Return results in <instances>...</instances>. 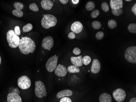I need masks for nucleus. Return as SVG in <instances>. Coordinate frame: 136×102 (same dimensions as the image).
Instances as JSON below:
<instances>
[{
	"label": "nucleus",
	"mask_w": 136,
	"mask_h": 102,
	"mask_svg": "<svg viewBox=\"0 0 136 102\" xmlns=\"http://www.w3.org/2000/svg\"><path fill=\"white\" fill-rule=\"evenodd\" d=\"M18 47L22 54L27 55L34 52L36 48V45L31 38L26 36L22 37L20 39Z\"/></svg>",
	"instance_id": "1"
},
{
	"label": "nucleus",
	"mask_w": 136,
	"mask_h": 102,
	"mask_svg": "<svg viewBox=\"0 0 136 102\" xmlns=\"http://www.w3.org/2000/svg\"><path fill=\"white\" fill-rule=\"evenodd\" d=\"M57 23V18L54 15L50 14L44 15L41 20L42 26L46 29L54 27Z\"/></svg>",
	"instance_id": "2"
},
{
	"label": "nucleus",
	"mask_w": 136,
	"mask_h": 102,
	"mask_svg": "<svg viewBox=\"0 0 136 102\" xmlns=\"http://www.w3.org/2000/svg\"><path fill=\"white\" fill-rule=\"evenodd\" d=\"M6 37L9 46L12 48H16L19 46L20 38L16 35L13 30H10L6 34Z\"/></svg>",
	"instance_id": "3"
},
{
	"label": "nucleus",
	"mask_w": 136,
	"mask_h": 102,
	"mask_svg": "<svg viewBox=\"0 0 136 102\" xmlns=\"http://www.w3.org/2000/svg\"><path fill=\"white\" fill-rule=\"evenodd\" d=\"M35 93L36 97L39 98L46 97L47 93L45 86L44 83L41 81H35Z\"/></svg>",
	"instance_id": "4"
},
{
	"label": "nucleus",
	"mask_w": 136,
	"mask_h": 102,
	"mask_svg": "<svg viewBox=\"0 0 136 102\" xmlns=\"http://www.w3.org/2000/svg\"><path fill=\"white\" fill-rule=\"evenodd\" d=\"M126 59L129 62L136 63V47L131 46L128 47L125 52Z\"/></svg>",
	"instance_id": "5"
},
{
	"label": "nucleus",
	"mask_w": 136,
	"mask_h": 102,
	"mask_svg": "<svg viewBox=\"0 0 136 102\" xmlns=\"http://www.w3.org/2000/svg\"><path fill=\"white\" fill-rule=\"evenodd\" d=\"M58 62V56L56 55L51 57L49 59L46 64L47 70L50 72L54 71L57 66Z\"/></svg>",
	"instance_id": "6"
},
{
	"label": "nucleus",
	"mask_w": 136,
	"mask_h": 102,
	"mask_svg": "<svg viewBox=\"0 0 136 102\" xmlns=\"http://www.w3.org/2000/svg\"><path fill=\"white\" fill-rule=\"evenodd\" d=\"M18 85L20 89L25 90L30 87L31 81L30 79L26 76H23L19 78L18 80Z\"/></svg>",
	"instance_id": "7"
},
{
	"label": "nucleus",
	"mask_w": 136,
	"mask_h": 102,
	"mask_svg": "<svg viewBox=\"0 0 136 102\" xmlns=\"http://www.w3.org/2000/svg\"><path fill=\"white\" fill-rule=\"evenodd\" d=\"M112 95L115 101L118 102H121L125 100L126 93L123 89L118 88L114 91Z\"/></svg>",
	"instance_id": "8"
},
{
	"label": "nucleus",
	"mask_w": 136,
	"mask_h": 102,
	"mask_svg": "<svg viewBox=\"0 0 136 102\" xmlns=\"http://www.w3.org/2000/svg\"><path fill=\"white\" fill-rule=\"evenodd\" d=\"M54 45V41L52 37L48 36L43 39L42 46L45 50L50 51Z\"/></svg>",
	"instance_id": "9"
},
{
	"label": "nucleus",
	"mask_w": 136,
	"mask_h": 102,
	"mask_svg": "<svg viewBox=\"0 0 136 102\" xmlns=\"http://www.w3.org/2000/svg\"><path fill=\"white\" fill-rule=\"evenodd\" d=\"M55 74L59 77L65 76L67 72V70L64 66L59 64L55 70Z\"/></svg>",
	"instance_id": "10"
},
{
	"label": "nucleus",
	"mask_w": 136,
	"mask_h": 102,
	"mask_svg": "<svg viewBox=\"0 0 136 102\" xmlns=\"http://www.w3.org/2000/svg\"><path fill=\"white\" fill-rule=\"evenodd\" d=\"M7 102H22L21 97L17 92H12L10 93L7 96Z\"/></svg>",
	"instance_id": "11"
},
{
	"label": "nucleus",
	"mask_w": 136,
	"mask_h": 102,
	"mask_svg": "<svg viewBox=\"0 0 136 102\" xmlns=\"http://www.w3.org/2000/svg\"><path fill=\"white\" fill-rule=\"evenodd\" d=\"M71 31L74 33L75 34H79L82 31L83 26L80 22H75L71 26Z\"/></svg>",
	"instance_id": "12"
},
{
	"label": "nucleus",
	"mask_w": 136,
	"mask_h": 102,
	"mask_svg": "<svg viewBox=\"0 0 136 102\" xmlns=\"http://www.w3.org/2000/svg\"><path fill=\"white\" fill-rule=\"evenodd\" d=\"M101 70V64L99 61L97 59L93 60L92 66L91 67V71L93 74H97Z\"/></svg>",
	"instance_id": "13"
},
{
	"label": "nucleus",
	"mask_w": 136,
	"mask_h": 102,
	"mask_svg": "<svg viewBox=\"0 0 136 102\" xmlns=\"http://www.w3.org/2000/svg\"><path fill=\"white\" fill-rule=\"evenodd\" d=\"M110 5L112 10H119L123 7V1L122 0H111Z\"/></svg>",
	"instance_id": "14"
},
{
	"label": "nucleus",
	"mask_w": 136,
	"mask_h": 102,
	"mask_svg": "<svg viewBox=\"0 0 136 102\" xmlns=\"http://www.w3.org/2000/svg\"><path fill=\"white\" fill-rule=\"evenodd\" d=\"M53 3L50 0H43L41 2V5L43 9L46 10H51L53 6Z\"/></svg>",
	"instance_id": "15"
},
{
	"label": "nucleus",
	"mask_w": 136,
	"mask_h": 102,
	"mask_svg": "<svg viewBox=\"0 0 136 102\" xmlns=\"http://www.w3.org/2000/svg\"><path fill=\"white\" fill-rule=\"evenodd\" d=\"M82 56L78 57H71V61L74 65L76 67H81L83 65L82 61Z\"/></svg>",
	"instance_id": "16"
},
{
	"label": "nucleus",
	"mask_w": 136,
	"mask_h": 102,
	"mask_svg": "<svg viewBox=\"0 0 136 102\" xmlns=\"http://www.w3.org/2000/svg\"><path fill=\"white\" fill-rule=\"evenodd\" d=\"M73 95L72 91L69 89H65L60 91L57 94V98L58 99L64 97H69L72 96Z\"/></svg>",
	"instance_id": "17"
},
{
	"label": "nucleus",
	"mask_w": 136,
	"mask_h": 102,
	"mask_svg": "<svg viewBox=\"0 0 136 102\" xmlns=\"http://www.w3.org/2000/svg\"><path fill=\"white\" fill-rule=\"evenodd\" d=\"M99 101V102H112V97L110 94L104 93L100 96Z\"/></svg>",
	"instance_id": "18"
},
{
	"label": "nucleus",
	"mask_w": 136,
	"mask_h": 102,
	"mask_svg": "<svg viewBox=\"0 0 136 102\" xmlns=\"http://www.w3.org/2000/svg\"><path fill=\"white\" fill-rule=\"evenodd\" d=\"M67 70L70 73H77L80 71L79 68L74 65L68 66Z\"/></svg>",
	"instance_id": "19"
},
{
	"label": "nucleus",
	"mask_w": 136,
	"mask_h": 102,
	"mask_svg": "<svg viewBox=\"0 0 136 102\" xmlns=\"http://www.w3.org/2000/svg\"><path fill=\"white\" fill-rule=\"evenodd\" d=\"M95 7V3L91 1H88L86 5V8L88 11H91L94 10Z\"/></svg>",
	"instance_id": "20"
},
{
	"label": "nucleus",
	"mask_w": 136,
	"mask_h": 102,
	"mask_svg": "<svg viewBox=\"0 0 136 102\" xmlns=\"http://www.w3.org/2000/svg\"><path fill=\"white\" fill-rule=\"evenodd\" d=\"M33 27L31 23H28L24 26L23 28V32H27L31 31L33 29Z\"/></svg>",
	"instance_id": "21"
},
{
	"label": "nucleus",
	"mask_w": 136,
	"mask_h": 102,
	"mask_svg": "<svg viewBox=\"0 0 136 102\" xmlns=\"http://www.w3.org/2000/svg\"><path fill=\"white\" fill-rule=\"evenodd\" d=\"M128 30L130 32L133 34L136 33V24L135 23H131L128 27Z\"/></svg>",
	"instance_id": "22"
},
{
	"label": "nucleus",
	"mask_w": 136,
	"mask_h": 102,
	"mask_svg": "<svg viewBox=\"0 0 136 102\" xmlns=\"http://www.w3.org/2000/svg\"><path fill=\"white\" fill-rule=\"evenodd\" d=\"M82 61L83 64L84 65H88L91 61V57L88 56H85L82 58Z\"/></svg>",
	"instance_id": "23"
},
{
	"label": "nucleus",
	"mask_w": 136,
	"mask_h": 102,
	"mask_svg": "<svg viewBox=\"0 0 136 102\" xmlns=\"http://www.w3.org/2000/svg\"><path fill=\"white\" fill-rule=\"evenodd\" d=\"M13 15L18 18H21L23 16V12L21 10H18L15 9L12 11Z\"/></svg>",
	"instance_id": "24"
},
{
	"label": "nucleus",
	"mask_w": 136,
	"mask_h": 102,
	"mask_svg": "<svg viewBox=\"0 0 136 102\" xmlns=\"http://www.w3.org/2000/svg\"><path fill=\"white\" fill-rule=\"evenodd\" d=\"M117 22L114 20H109L108 23V26L110 28L114 29L117 27Z\"/></svg>",
	"instance_id": "25"
},
{
	"label": "nucleus",
	"mask_w": 136,
	"mask_h": 102,
	"mask_svg": "<svg viewBox=\"0 0 136 102\" xmlns=\"http://www.w3.org/2000/svg\"><path fill=\"white\" fill-rule=\"evenodd\" d=\"M14 6L16 10H21L24 8V5L22 3L18 2H16L14 3Z\"/></svg>",
	"instance_id": "26"
},
{
	"label": "nucleus",
	"mask_w": 136,
	"mask_h": 102,
	"mask_svg": "<svg viewBox=\"0 0 136 102\" xmlns=\"http://www.w3.org/2000/svg\"><path fill=\"white\" fill-rule=\"evenodd\" d=\"M92 27L95 30H99V29L101 28L102 27L101 23L97 20H95L93 22L92 24Z\"/></svg>",
	"instance_id": "27"
},
{
	"label": "nucleus",
	"mask_w": 136,
	"mask_h": 102,
	"mask_svg": "<svg viewBox=\"0 0 136 102\" xmlns=\"http://www.w3.org/2000/svg\"><path fill=\"white\" fill-rule=\"evenodd\" d=\"M29 8L31 11L35 12H37L39 11L38 6L36 3H32L31 4L29 5Z\"/></svg>",
	"instance_id": "28"
},
{
	"label": "nucleus",
	"mask_w": 136,
	"mask_h": 102,
	"mask_svg": "<svg viewBox=\"0 0 136 102\" xmlns=\"http://www.w3.org/2000/svg\"><path fill=\"white\" fill-rule=\"evenodd\" d=\"M101 7L102 10L104 12H108L109 10V5L106 2H103L102 4Z\"/></svg>",
	"instance_id": "29"
},
{
	"label": "nucleus",
	"mask_w": 136,
	"mask_h": 102,
	"mask_svg": "<svg viewBox=\"0 0 136 102\" xmlns=\"http://www.w3.org/2000/svg\"><path fill=\"white\" fill-rule=\"evenodd\" d=\"M112 14H113L115 16H120L121 14L123 13V10L121 9H119V10H112Z\"/></svg>",
	"instance_id": "30"
},
{
	"label": "nucleus",
	"mask_w": 136,
	"mask_h": 102,
	"mask_svg": "<svg viewBox=\"0 0 136 102\" xmlns=\"http://www.w3.org/2000/svg\"><path fill=\"white\" fill-rule=\"evenodd\" d=\"M104 36V33L103 31H99L97 33L95 37L97 40H101L103 38Z\"/></svg>",
	"instance_id": "31"
},
{
	"label": "nucleus",
	"mask_w": 136,
	"mask_h": 102,
	"mask_svg": "<svg viewBox=\"0 0 136 102\" xmlns=\"http://www.w3.org/2000/svg\"><path fill=\"white\" fill-rule=\"evenodd\" d=\"M100 12L99 10H95L92 11L91 13V16L93 19H95L98 17L99 15Z\"/></svg>",
	"instance_id": "32"
},
{
	"label": "nucleus",
	"mask_w": 136,
	"mask_h": 102,
	"mask_svg": "<svg viewBox=\"0 0 136 102\" xmlns=\"http://www.w3.org/2000/svg\"><path fill=\"white\" fill-rule=\"evenodd\" d=\"M73 54H75V55H79L80 54H81V50H80V49L76 47H75L73 50Z\"/></svg>",
	"instance_id": "33"
},
{
	"label": "nucleus",
	"mask_w": 136,
	"mask_h": 102,
	"mask_svg": "<svg viewBox=\"0 0 136 102\" xmlns=\"http://www.w3.org/2000/svg\"><path fill=\"white\" fill-rule=\"evenodd\" d=\"M14 33L16 35L19 36L20 34V27L19 26H16L14 28Z\"/></svg>",
	"instance_id": "34"
},
{
	"label": "nucleus",
	"mask_w": 136,
	"mask_h": 102,
	"mask_svg": "<svg viewBox=\"0 0 136 102\" xmlns=\"http://www.w3.org/2000/svg\"><path fill=\"white\" fill-rule=\"evenodd\" d=\"M60 102H72V101L68 97H64L62 98Z\"/></svg>",
	"instance_id": "35"
},
{
	"label": "nucleus",
	"mask_w": 136,
	"mask_h": 102,
	"mask_svg": "<svg viewBox=\"0 0 136 102\" xmlns=\"http://www.w3.org/2000/svg\"><path fill=\"white\" fill-rule=\"evenodd\" d=\"M68 38H69V39H71H71H73L76 37L75 33H74L73 32V31L70 32L68 34Z\"/></svg>",
	"instance_id": "36"
},
{
	"label": "nucleus",
	"mask_w": 136,
	"mask_h": 102,
	"mask_svg": "<svg viewBox=\"0 0 136 102\" xmlns=\"http://www.w3.org/2000/svg\"><path fill=\"white\" fill-rule=\"evenodd\" d=\"M132 11L134 14H135V15H136V3H135V5H134L133 7L132 8Z\"/></svg>",
	"instance_id": "37"
},
{
	"label": "nucleus",
	"mask_w": 136,
	"mask_h": 102,
	"mask_svg": "<svg viewBox=\"0 0 136 102\" xmlns=\"http://www.w3.org/2000/svg\"><path fill=\"white\" fill-rule=\"evenodd\" d=\"M60 1L61 2V3L63 4H66L68 2V0H60Z\"/></svg>",
	"instance_id": "38"
},
{
	"label": "nucleus",
	"mask_w": 136,
	"mask_h": 102,
	"mask_svg": "<svg viewBox=\"0 0 136 102\" xmlns=\"http://www.w3.org/2000/svg\"><path fill=\"white\" fill-rule=\"evenodd\" d=\"M72 2L74 4H77L79 2V0H72Z\"/></svg>",
	"instance_id": "39"
},
{
	"label": "nucleus",
	"mask_w": 136,
	"mask_h": 102,
	"mask_svg": "<svg viewBox=\"0 0 136 102\" xmlns=\"http://www.w3.org/2000/svg\"><path fill=\"white\" fill-rule=\"evenodd\" d=\"M129 102H136V98H131Z\"/></svg>",
	"instance_id": "40"
},
{
	"label": "nucleus",
	"mask_w": 136,
	"mask_h": 102,
	"mask_svg": "<svg viewBox=\"0 0 136 102\" xmlns=\"http://www.w3.org/2000/svg\"><path fill=\"white\" fill-rule=\"evenodd\" d=\"M1 57L0 56V65L1 64Z\"/></svg>",
	"instance_id": "41"
},
{
	"label": "nucleus",
	"mask_w": 136,
	"mask_h": 102,
	"mask_svg": "<svg viewBox=\"0 0 136 102\" xmlns=\"http://www.w3.org/2000/svg\"><path fill=\"white\" fill-rule=\"evenodd\" d=\"M126 1H131V0H126Z\"/></svg>",
	"instance_id": "42"
}]
</instances>
